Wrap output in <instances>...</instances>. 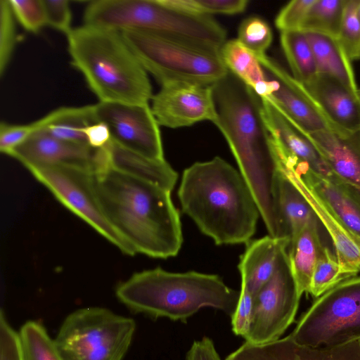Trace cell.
<instances>
[{"label": "cell", "instance_id": "1", "mask_svg": "<svg viewBox=\"0 0 360 360\" xmlns=\"http://www.w3.org/2000/svg\"><path fill=\"white\" fill-rule=\"evenodd\" d=\"M94 185L107 219L136 253L160 259L179 253L182 227L170 191L111 167L94 174Z\"/></svg>", "mask_w": 360, "mask_h": 360}, {"label": "cell", "instance_id": "2", "mask_svg": "<svg viewBox=\"0 0 360 360\" xmlns=\"http://www.w3.org/2000/svg\"><path fill=\"white\" fill-rule=\"evenodd\" d=\"M221 132L257 204L269 235L285 238L273 195L277 166L259 112V97L230 72L213 85Z\"/></svg>", "mask_w": 360, "mask_h": 360}, {"label": "cell", "instance_id": "3", "mask_svg": "<svg viewBox=\"0 0 360 360\" xmlns=\"http://www.w3.org/2000/svg\"><path fill=\"white\" fill-rule=\"evenodd\" d=\"M183 212L215 244L248 243L260 215L240 172L215 157L184 169L178 190Z\"/></svg>", "mask_w": 360, "mask_h": 360}, {"label": "cell", "instance_id": "4", "mask_svg": "<svg viewBox=\"0 0 360 360\" xmlns=\"http://www.w3.org/2000/svg\"><path fill=\"white\" fill-rule=\"evenodd\" d=\"M115 295L134 313L181 321L206 307L231 316L240 297L217 275L159 267L133 274L117 286Z\"/></svg>", "mask_w": 360, "mask_h": 360}, {"label": "cell", "instance_id": "5", "mask_svg": "<svg viewBox=\"0 0 360 360\" xmlns=\"http://www.w3.org/2000/svg\"><path fill=\"white\" fill-rule=\"evenodd\" d=\"M67 39L72 65L100 102L148 104L153 95L148 72L121 32L83 24Z\"/></svg>", "mask_w": 360, "mask_h": 360}, {"label": "cell", "instance_id": "6", "mask_svg": "<svg viewBox=\"0 0 360 360\" xmlns=\"http://www.w3.org/2000/svg\"><path fill=\"white\" fill-rule=\"evenodd\" d=\"M83 20L89 25L145 32L216 53L227 40L226 30L211 16L187 14L159 0L92 1Z\"/></svg>", "mask_w": 360, "mask_h": 360}, {"label": "cell", "instance_id": "7", "mask_svg": "<svg viewBox=\"0 0 360 360\" xmlns=\"http://www.w3.org/2000/svg\"><path fill=\"white\" fill-rule=\"evenodd\" d=\"M121 33L143 68L161 86L174 82L213 86L229 73L219 53L145 32Z\"/></svg>", "mask_w": 360, "mask_h": 360}, {"label": "cell", "instance_id": "8", "mask_svg": "<svg viewBox=\"0 0 360 360\" xmlns=\"http://www.w3.org/2000/svg\"><path fill=\"white\" fill-rule=\"evenodd\" d=\"M135 330L131 318L106 308L85 307L66 316L54 342L64 360H122Z\"/></svg>", "mask_w": 360, "mask_h": 360}, {"label": "cell", "instance_id": "9", "mask_svg": "<svg viewBox=\"0 0 360 360\" xmlns=\"http://www.w3.org/2000/svg\"><path fill=\"white\" fill-rule=\"evenodd\" d=\"M290 336L297 343L313 347L360 340V276L347 279L318 297Z\"/></svg>", "mask_w": 360, "mask_h": 360}, {"label": "cell", "instance_id": "10", "mask_svg": "<svg viewBox=\"0 0 360 360\" xmlns=\"http://www.w3.org/2000/svg\"><path fill=\"white\" fill-rule=\"evenodd\" d=\"M55 198L125 255L136 252L107 219L94 185L93 172L74 167L49 165L29 170Z\"/></svg>", "mask_w": 360, "mask_h": 360}, {"label": "cell", "instance_id": "11", "mask_svg": "<svg viewBox=\"0 0 360 360\" xmlns=\"http://www.w3.org/2000/svg\"><path fill=\"white\" fill-rule=\"evenodd\" d=\"M300 297L286 250L271 278L254 297L253 320L245 342L263 345L280 339L294 321Z\"/></svg>", "mask_w": 360, "mask_h": 360}, {"label": "cell", "instance_id": "12", "mask_svg": "<svg viewBox=\"0 0 360 360\" xmlns=\"http://www.w3.org/2000/svg\"><path fill=\"white\" fill-rule=\"evenodd\" d=\"M94 110L113 142L149 158L165 160L160 125L149 104L99 101Z\"/></svg>", "mask_w": 360, "mask_h": 360}, {"label": "cell", "instance_id": "13", "mask_svg": "<svg viewBox=\"0 0 360 360\" xmlns=\"http://www.w3.org/2000/svg\"><path fill=\"white\" fill-rule=\"evenodd\" d=\"M272 82L270 101L287 118L305 134L338 130L326 117L302 84L266 53L256 56Z\"/></svg>", "mask_w": 360, "mask_h": 360}, {"label": "cell", "instance_id": "14", "mask_svg": "<svg viewBox=\"0 0 360 360\" xmlns=\"http://www.w3.org/2000/svg\"><path fill=\"white\" fill-rule=\"evenodd\" d=\"M151 101L158 123L165 127H189L202 121L215 124L218 120L213 86L169 83L162 85Z\"/></svg>", "mask_w": 360, "mask_h": 360}, {"label": "cell", "instance_id": "15", "mask_svg": "<svg viewBox=\"0 0 360 360\" xmlns=\"http://www.w3.org/2000/svg\"><path fill=\"white\" fill-rule=\"evenodd\" d=\"M10 156L29 170L42 166L65 165L95 174L109 167L105 147L96 148L87 144L63 141L39 131H34Z\"/></svg>", "mask_w": 360, "mask_h": 360}, {"label": "cell", "instance_id": "16", "mask_svg": "<svg viewBox=\"0 0 360 360\" xmlns=\"http://www.w3.org/2000/svg\"><path fill=\"white\" fill-rule=\"evenodd\" d=\"M280 157L293 168L304 184L321 200L360 245V188L336 176L319 175L306 164L292 158Z\"/></svg>", "mask_w": 360, "mask_h": 360}, {"label": "cell", "instance_id": "17", "mask_svg": "<svg viewBox=\"0 0 360 360\" xmlns=\"http://www.w3.org/2000/svg\"><path fill=\"white\" fill-rule=\"evenodd\" d=\"M225 360H360V340L313 347L297 343L289 335L263 345L245 342Z\"/></svg>", "mask_w": 360, "mask_h": 360}, {"label": "cell", "instance_id": "18", "mask_svg": "<svg viewBox=\"0 0 360 360\" xmlns=\"http://www.w3.org/2000/svg\"><path fill=\"white\" fill-rule=\"evenodd\" d=\"M259 112L266 129L277 138L285 150L297 162L306 164L319 175L335 176L307 134L267 98H259Z\"/></svg>", "mask_w": 360, "mask_h": 360}, {"label": "cell", "instance_id": "19", "mask_svg": "<svg viewBox=\"0 0 360 360\" xmlns=\"http://www.w3.org/2000/svg\"><path fill=\"white\" fill-rule=\"evenodd\" d=\"M277 168L281 170L305 197L319 222L330 236L335 254L342 267L352 277L360 272V245L329 211L321 200L302 181L293 168L278 155L274 156Z\"/></svg>", "mask_w": 360, "mask_h": 360}, {"label": "cell", "instance_id": "20", "mask_svg": "<svg viewBox=\"0 0 360 360\" xmlns=\"http://www.w3.org/2000/svg\"><path fill=\"white\" fill-rule=\"evenodd\" d=\"M303 86L338 130L343 133L360 132V99L356 91L322 75Z\"/></svg>", "mask_w": 360, "mask_h": 360}, {"label": "cell", "instance_id": "21", "mask_svg": "<svg viewBox=\"0 0 360 360\" xmlns=\"http://www.w3.org/2000/svg\"><path fill=\"white\" fill-rule=\"evenodd\" d=\"M307 136L333 173L360 188V132L323 130Z\"/></svg>", "mask_w": 360, "mask_h": 360}, {"label": "cell", "instance_id": "22", "mask_svg": "<svg viewBox=\"0 0 360 360\" xmlns=\"http://www.w3.org/2000/svg\"><path fill=\"white\" fill-rule=\"evenodd\" d=\"M241 255L238 269L241 283L255 295L269 281L276 269L280 257L288 250L290 239L270 235L250 240Z\"/></svg>", "mask_w": 360, "mask_h": 360}, {"label": "cell", "instance_id": "23", "mask_svg": "<svg viewBox=\"0 0 360 360\" xmlns=\"http://www.w3.org/2000/svg\"><path fill=\"white\" fill-rule=\"evenodd\" d=\"M109 167L172 191L178 174L165 160H155L127 150L112 140L105 146Z\"/></svg>", "mask_w": 360, "mask_h": 360}, {"label": "cell", "instance_id": "24", "mask_svg": "<svg viewBox=\"0 0 360 360\" xmlns=\"http://www.w3.org/2000/svg\"><path fill=\"white\" fill-rule=\"evenodd\" d=\"M273 195L284 236L290 241L309 221L317 218L301 191L278 168Z\"/></svg>", "mask_w": 360, "mask_h": 360}, {"label": "cell", "instance_id": "25", "mask_svg": "<svg viewBox=\"0 0 360 360\" xmlns=\"http://www.w3.org/2000/svg\"><path fill=\"white\" fill-rule=\"evenodd\" d=\"M318 218L309 221L290 241L288 255L300 295L309 293L312 273L322 252Z\"/></svg>", "mask_w": 360, "mask_h": 360}, {"label": "cell", "instance_id": "26", "mask_svg": "<svg viewBox=\"0 0 360 360\" xmlns=\"http://www.w3.org/2000/svg\"><path fill=\"white\" fill-rule=\"evenodd\" d=\"M97 122L94 105H89L59 108L34 121V131L60 140L89 145L85 131Z\"/></svg>", "mask_w": 360, "mask_h": 360}, {"label": "cell", "instance_id": "27", "mask_svg": "<svg viewBox=\"0 0 360 360\" xmlns=\"http://www.w3.org/2000/svg\"><path fill=\"white\" fill-rule=\"evenodd\" d=\"M304 32L314 55L318 75L332 77L356 92L358 87L352 60L338 38L317 32Z\"/></svg>", "mask_w": 360, "mask_h": 360}, {"label": "cell", "instance_id": "28", "mask_svg": "<svg viewBox=\"0 0 360 360\" xmlns=\"http://www.w3.org/2000/svg\"><path fill=\"white\" fill-rule=\"evenodd\" d=\"M219 56L226 68L259 98H266L272 92L269 79L257 57L237 39L226 40Z\"/></svg>", "mask_w": 360, "mask_h": 360}, {"label": "cell", "instance_id": "29", "mask_svg": "<svg viewBox=\"0 0 360 360\" xmlns=\"http://www.w3.org/2000/svg\"><path fill=\"white\" fill-rule=\"evenodd\" d=\"M280 41L291 75L295 79L304 84L318 75L314 55L304 32H282Z\"/></svg>", "mask_w": 360, "mask_h": 360}, {"label": "cell", "instance_id": "30", "mask_svg": "<svg viewBox=\"0 0 360 360\" xmlns=\"http://www.w3.org/2000/svg\"><path fill=\"white\" fill-rule=\"evenodd\" d=\"M346 0H314L300 28L338 37Z\"/></svg>", "mask_w": 360, "mask_h": 360}, {"label": "cell", "instance_id": "31", "mask_svg": "<svg viewBox=\"0 0 360 360\" xmlns=\"http://www.w3.org/2000/svg\"><path fill=\"white\" fill-rule=\"evenodd\" d=\"M20 342L24 360H64L44 326L28 321L21 327Z\"/></svg>", "mask_w": 360, "mask_h": 360}, {"label": "cell", "instance_id": "32", "mask_svg": "<svg viewBox=\"0 0 360 360\" xmlns=\"http://www.w3.org/2000/svg\"><path fill=\"white\" fill-rule=\"evenodd\" d=\"M353 278L342 267L330 250L323 246L315 264L309 293L315 298L336 286L340 283Z\"/></svg>", "mask_w": 360, "mask_h": 360}, {"label": "cell", "instance_id": "33", "mask_svg": "<svg viewBox=\"0 0 360 360\" xmlns=\"http://www.w3.org/2000/svg\"><path fill=\"white\" fill-rule=\"evenodd\" d=\"M171 8L198 16L214 14L236 15L248 7V0H159Z\"/></svg>", "mask_w": 360, "mask_h": 360}, {"label": "cell", "instance_id": "34", "mask_svg": "<svg viewBox=\"0 0 360 360\" xmlns=\"http://www.w3.org/2000/svg\"><path fill=\"white\" fill-rule=\"evenodd\" d=\"M255 56L266 53L273 35L270 26L262 18L250 16L240 23L237 39Z\"/></svg>", "mask_w": 360, "mask_h": 360}, {"label": "cell", "instance_id": "35", "mask_svg": "<svg viewBox=\"0 0 360 360\" xmlns=\"http://www.w3.org/2000/svg\"><path fill=\"white\" fill-rule=\"evenodd\" d=\"M359 0H346L338 39L351 60L360 58Z\"/></svg>", "mask_w": 360, "mask_h": 360}, {"label": "cell", "instance_id": "36", "mask_svg": "<svg viewBox=\"0 0 360 360\" xmlns=\"http://www.w3.org/2000/svg\"><path fill=\"white\" fill-rule=\"evenodd\" d=\"M15 18L8 0L0 1V75L6 70L16 44Z\"/></svg>", "mask_w": 360, "mask_h": 360}, {"label": "cell", "instance_id": "37", "mask_svg": "<svg viewBox=\"0 0 360 360\" xmlns=\"http://www.w3.org/2000/svg\"><path fill=\"white\" fill-rule=\"evenodd\" d=\"M14 18L27 32H39L46 25L42 0H8Z\"/></svg>", "mask_w": 360, "mask_h": 360}, {"label": "cell", "instance_id": "38", "mask_svg": "<svg viewBox=\"0 0 360 360\" xmlns=\"http://www.w3.org/2000/svg\"><path fill=\"white\" fill-rule=\"evenodd\" d=\"M254 311V296L248 288L241 283L240 297L237 307L231 315L232 330L236 335L245 339L250 333Z\"/></svg>", "mask_w": 360, "mask_h": 360}, {"label": "cell", "instance_id": "39", "mask_svg": "<svg viewBox=\"0 0 360 360\" xmlns=\"http://www.w3.org/2000/svg\"><path fill=\"white\" fill-rule=\"evenodd\" d=\"M314 0H293L285 5L275 19V25L282 32L300 30L306 14Z\"/></svg>", "mask_w": 360, "mask_h": 360}, {"label": "cell", "instance_id": "40", "mask_svg": "<svg viewBox=\"0 0 360 360\" xmlns=\"http://www.w3.org/2000/svg\"><path fill=\"white\" fill-rule=\"evenodd\" d=\"M45 11L46 25L66 35L71 27L72 13L67 0H42Z\"/></svg>", "mask_w": 360, "mask_h": 360}, {"label": "cell", "instance_id": "41", "mask_svg": "<svg viewBox=\"0 0 360 360\" xmlns=\"http://www.w3.org/2000/svg\"><path fill=\"white\" fill-rule=\"evenodd\" d=\"M0 360H24L20 338L0 313Z\"/></svg>", "mask_w": 360, "mask_h": 360}, {"label": "cell", "instance_id": "42", "mask_svg": "<svg viewBox=\"0 0 360 360\" xmlns=\"http://www.w3.org/2000/svg\"><path fill=\"white\" fill-rule=\"evenodd\" d=\"M35 130L34 122L13 124L1 122L0 151L10 155L13 150L25 141Z\"/></svg>", "mask_w": 360, "mask_h": 360}, {"label": "cell", "instance_id": "43", "mask_svg": "<svg viewBox=\"0 0 360 360\" xmlns=\"http://www.w3.org/2000/svg\"><path fill=\"white\" fill-rule=\"evenodd\" d=\"M186 360H221L217 352L213 341L203 337L195 341L186 355Z\"/></svg>", "mask_w": 360, "mask_h": 360}, {"label": "cell", "instance_id": "44", "mask_svg": "<svg viewBox=\"0 0 360 360\" xmlns=\"http://www.w3.org/2000/svg\"><path fill=\"white\" fill-rule=\"evenodd\" d=\"M85 134L88 144L96 148H104L111 141L108 127L101 122L89 125L85 131Z\"/></svg>", "mask_w": 360, "mask_h": 360}, {"label": "cell", "instance_id": "45", "mask_svg": "<svg viewBox=\"0 0 360 360\" xmlns=\"http://www.w3.org/2000/svg\"><path fill=\"white\" fill-rule=\"evenodd\" d=\"M358 13H359V19H360V0H359V5H358Z\"/></svg>", "mask_w": 360, "mask_h": 360}, {"label": "cell", "instance_id": "46", "mask_svg": "<svg viewBox=\"0 0 360 360\" xmlns=\"http://www.w3.org/2000/svg\"><path fill=\"white\" fill-rule=\"evenodd\" d=\"M356 95L359 97V98L360 99V89H359V88L356 91Z\"/></svg>", "mask_w": 360, "mask_h": 360}]
</instances>
